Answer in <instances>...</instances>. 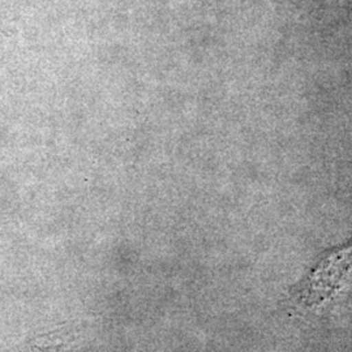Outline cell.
Here are the masks:
<instances>
[{
	"mask_svg": "<svg viewBox=\"0 0 352 352\" xmlns=\"http://www.w3.org/2000/svg\"><path fill=\"white\" fill-rule=\"evenodd\" d=\"M352 270V241L330 251L294 289L296 302L304 307H316L330 300Z\"/></svg>",
	"mask_w": 352,
	"mask_h": 352,
	"instance_id": "cell-1",
	"label": "cell"
}]
</instances>
